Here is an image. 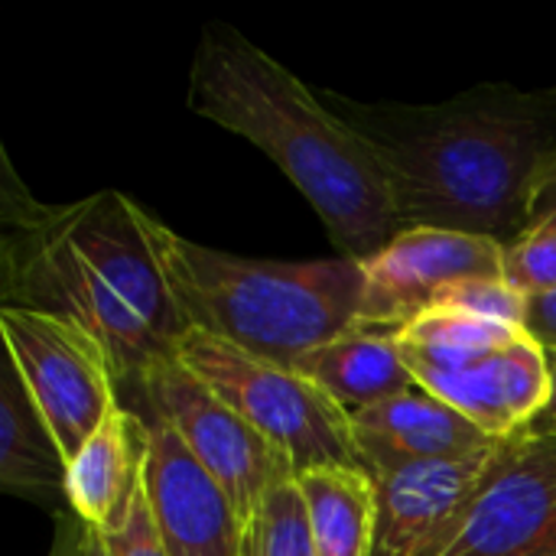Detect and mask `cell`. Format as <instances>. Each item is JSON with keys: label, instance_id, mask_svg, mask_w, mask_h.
I'll return each mask as SVG.
<instances>
[{"label": "cell", "instance_id": "6da1fadb", "mask_svg": "<svg viewBox=\"0 0 556 556\" xmlns=\"http://www.w3.org/2000/svg\"><path fill=\"white\" fill-rule=\"evenodd\" d=\"M0 303L88 332L117 388L179 352L189 323L166 270V225L117 189L39 202L0 150Z\"/></svg>", "mask_w": 556, "mask_h": 556}, {"label": "cell", "instance_id": "7a4b0ae2", "mask_svg": "<svg viewBox=\"0 0 556 556\" xmlns=\"http://www.w3.org/2000/svg\"><path fill=\"white\" fill-rule=\"evenodd\" d=\"M323 98L375 147L404 228H450L502 248L525 238L534 176L556 153V85L482 81L437 104Z\"/></svg>", "mask_w": 556, "mask_h": 556}, {"label": "cell", "instance_id": "3957f363", "mask_svg": "<svg viewBox=\"0 0 556 556\" xmlns=\"http://www.w3.org/2000/svg\"><path fill=\"white\" fill-rule=\"evenodd\" d=\"M189 108L270 156L323 218L339 257L365 264L404 231L375 147L241 29L202 26Z\"/></svg>", "mask_w": 556, "mask_h": 556}, {"label": "cell", "instance_id": "277c9868", "mask_svg": "<svg viewBox=\"0 0 556 556\" xmlns=\"http://www.w3.org/2000/svg\"><path fill=\"white\" fill-rule=\"evenodd\" d=\"M163 254L189 329L287 368L362 313V264L349 257L257 261L192 244L176 231H166Z\"/></svg>", "mask_w": 556, "mask_h": 556}, {"label": "cell", "instance_id": "5b68a950", "mask_svg": "<svg viewBox=\"0 0 556 556\" xmlns=\"http://www.w3.org/2000/svg\"><path fill=\"white\" fill-rule=\"evenodd\" d=\"M417 388L456 407L485 437L511 440L554 404V358L525 326L433 309L397 332Z\"/></svg>", "mask_w": 556, "mask_h": 556}, {"label": "cell", "instance_id": "8992f818", "mask_svg": "<svg viewBox=\"0 0 556 556\" xmlns=\"http://www.w3.org/2000/svg\"><path fill=\"white\" fill-rule=\"evenodd\" d=\"M176 358L270 440L296 476L313 469H365L352 417L303 371L248 355L202 329L182 336Z\"/></svg>", "mask_w": 556, "mask_h": 556}, {"label": "cell", "instance_id": "52a82bcc", "mask_svg": "<svg viewBox=\"0 0 556 556\" xmlns=\"http://www.w3.org/2000/svg\"><path fill=\"white\" fill-rule=\"evenodd\" d=\"M130 410L156 417L179 433L186 450L228 492L238 518L251 528L264 495L293 479L290 459L238 417L205 381H199L176 355L156 362L137 384L124 388Z\"/></svg>", "mask_w": 556, "mask_h": 556}, {"label": "cell", "instance_id": "ba28073f", "mask_svg": "<svg viewBox=\"0 0 556 556\" xmlns=\"http://www.w3.org/2000/svg\"><path fill=\"white\" fill-rule=\"evenodd\" d=\"M7 358L72 459L121 404V388L101 345L78 326L16 306H0Z\"/></svg>", "mask_w": 556, "mask_h": 556}, {"label": "cell", "instance_id": "9c48e42d", "mask_svg": "<svg viewBox=\"0 0 556 556\" xmlns=\"http://www.w3.org/2000/svg\"><path fill=\"white\" fill-rule=\"evenodd\" d=\"M505 277V248L482 235L410 225L362 264L358 323L401 332L469 280Z\"/></svg>", "mask_w": 556, "mask_h": 556}, {"label": "cell", "instance_id": "30bf717a", "mask_svg": "<svg viewBox=\"0 0 556 556\" xmlns=\"http://www.w3.org/2000/svg\"><path fill=\"white\" fill-rule=\"evenodd\" d=\"M556 541V420L502 440L472 508L443 556H534Z\"/></svg>", "mask_w": 556, "mask_h": 556}, {"label": "cell", "instance_id": "8fae6325", "mask_svg": "<svg viewBox=\"0 0 556 556\" xmlns=\"http://www.w3.org/2000/svg\"><path fill=\"white\" fill-rule=\"evenodd\" d=\"M498 443L463 459L365 469L375 482L371 556L446 554L492 469Z\"/></svg>", "mask_w": 556, "mask_h": 556}, {"label": "cell", "instance_id": "7c38bea8", "mask_svg": "<svg viewBox=\"0 0 556 556\" xmlns=\"http://www.w3.org/2000/svg\"><path fill=\"white\" fill-rule=\"evenodd\" d=\"M143 417V414H140ZM147 424L143 495L166 556H241L248 531L228 492L156 417Z\"/></svg>", "mask_w": 556, "mask_h": 556}, {"label": "cell", "instance_id": "4fadbf2b", "mask_svg": "<svg viewBox=\"0 0 556 556\" xmlns=\"http://www.w3.org/2000/svg\"><path fill=\"white\" fill-rule=\"evenodd\" d=\"M352 430L365 469L463 459L498 443L456 407L424 388H410L397 397L352 414Z\"/></svg>", "mask_w": 556, "mask_h": 556}, {"label": "cell", "instance_id": "5bb4252c", "mask_svg": "<svg viewBox=\"0 0 556 556\" xmlns=\"http://www.w3.org/2000/svg\"><path fill=\"white\" fill-rule=\"evenodd\" d=\"M143 466L147 424L140 414L117 404L68 459V511L98 538L114 534L124 528L143 492Z\"/></svg>", "mask_w": 556, "mask_h": 556}, {"label": "cell", "instance_id": "9a60e30c", "mask_svg": "<svg viewBox=\"0 0 556 556\" xmlns=\"http://www.w3.org/2000/svg\"><path fill=\"white\" fill-rule=\"evenodd\" d=\"M68 459L20 371L7 358L0 375V489L55 515L68 511Z\"/></svg>", "mask_w": 556, "mask_h": 556}, {"label": "cell", "instance_id": "2e32d148", "mask_svg": "<svg viewBox=\"0 0 556 556\" xmlns=\"http://www.w3.org/2000/svg\"><path fill=\"white\" fill-rule=\"evenodd\" d=\"M296 371L313 378L349 417L417 388L404 365L397 332L355 323L326 345L313 349Z\"/></svg>", "mask_w": 556, "mask_h": 556}, {"label": "cell", "instance_id": "e0dca14e", "mask_svg": "<svg viewBox=\"0 0 556 556\" xmlns=\"http://www.w3.org/2000/svg\"><path fill=\"white\" fill-rule=\"evenodd\" d=\"M319 556H371L375 482L365 469H313L296 476Z\"/></svg>", "mask_w": 556, "mask_h": 556}, {"label": "cell", "instance_id": "ac0fdd59", "mask_svg": "<svg viewBox=\"0 0 556 556\" xmlns=\"http://www.w3.org/2000/svg\"><path fill=\"white\" fill-rule=\"evenodd\" d=\"M251 538L261 556H319L296 476L277 482L264 495L251 521Z\"/></svg>", "mask_w": 556, "mask_h": 556}, {"label": "cell", "instance_id": "d6986e66", "mask_svg": "<svg viewBox=\"0 0 556 556\" xmlns=\"http://www.w3.org/2000/svg\"><path fill=\"white\" fill-rule=\"evenodd\" d=\"M505 280L521 296L554 293L556 290V231L528 235L505 248Z\"/></svg>", "mask_w": 556, "mask_h": 556}, {"label": "cell", "instance_id": "ffe728a7", "mask_svg": "<svg viewBox=\"0 0 556 556\" xmlns=\"http://www.w3.org/2000/svg\"><path fill=\"white\" fill-rule=\"evenodd\" d=\"M525 306L528 300L505 277L469 280L440 303V309H456V313H469V316H482V319H495L508 326H525Z\"/></svg>", "mask_w": 556, "mask_h": 556}, {"label": "cell", "instance_id": "44dd1931", "mask_svg": "<svg viewBox=\"0 0 556 556\" xmlns=\"http://www.w3.org/2000/svg\"><path fill=\"white\" fill-rule=\"evenodd\" d=\"M101 544H104V554L108 556H166L143 492H140L130 518L124 521V528H117L114 534L101 538Z\"/></svg>", "mask_w": 556, "mask_h": 556}, {"label": "cell", "instance_id": "7402d4cb", "mask_svg": "<svg viewBox=\"0 0 556 556\" xmlns=\"http://www.w3.org/2000/svg\"><path fill=\"white\" fill-rule=\"evenodd\" d=\"M556 231V153L541 166L528 199V235H551Z\"/></svg>", "mask_w": 556, "mask_h": 556}, {"label": "cell", "instance_id": "603a6c76", "mask_svg": "<svg viewBox=\"0 0 556 556\" xmlns=\"http://www.w3.org/2000/svg\"><path fill=\"white\" fill-rule=\"evenodd\" d=\"M525 329L531 332V339L554 358L556 355V290L554 293H538V296H525Z\"/></svg>", "mask_w": 556, "mask_h": 556}, {"label": "cell", "instance_id": "cb8c5ba5", "mask_svg": "<svg viewBox=\"0 0 556 556\" xmlns=\"http://www.w3.org/2000/svg\"><path fill=\"white\" fill-rule=\"evenodd\" d=\"M91 541H94V531L85 528L72 511H62L55 515V538H52L49 556H91Z\"/></svg>", "mask_w": 556, "mask_h": 556}, {"label": "cell", "instance_id": "d4e9b609", "mask_svg": "<svg viewBox=\"0 0 556 556\" xmlns=\"http://www.w3.org/2000/svg\"><path fill=\"white\" fill-rule=\"evenodd\" d=\"M241 556H261L257 554V544H254V538H251V531H248V541H244V551Z\"/></svg>", "mask_w": 556, "mask_h": 556}, {"label": "cell", "instance_id": "484cf974", "mask_svg": "<svg viewBox=\"0 0 556 556\" xmlns=\"http://www.w3.org/2000/svg\"><path fill=\"white\" fill-rule=\"evenodd\" d=\"M91 556H108L104 554V544H101V538L94 534V541H91Z\"/></svg>", "mask_w": 556, "mask_h": 556}, {"label": "cell", "instance_id": "4316f807", "mask_svg": "<svg viewBox=\"0 0 556 556\" xmlns=\"http://www.w3.org/2000/svg\"><path fill=\"white\" fill-rule=\"evenodd\" d=\"M534 556H556V541H554V544H547V547H544L541 554H534Z\"/></svg>", "mask_w": 556, "mask_h": 556}, {"label": "cell", "instance_id": "83f0119b", "mask_svg": "<svg viewBox=\"0 0 556 556\" xmlns=\"http://www.w3.org/2000/svg\"><path fill=\"white\" fill-rule=\"evenodd\" d=\"M547 417H554V420H556V391H554V404H551V410H547Z\"/></svg>", "mask_w": 556, "mask_h": 556}, {"label": "cell", "instance_id": "f1b7e54d", "mask_svg": "<svg viewBox=\"0 0 556 556\" xmlns=\"http://www.w3.org/2000/svg\"><path fill=\"white\" fill-rule=\"evenodd\" d=\"M554 368H556V355H554Z\"/></svg>", "mask_w": 556, "mask_h": 556}]
</instances>
